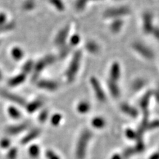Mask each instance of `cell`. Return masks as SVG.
<instances>
[{"label":"cell","mask_w":159,"mask_h":159,"mask_svg":"<svg viewBox=\"0 0 159 159\" xmlns=\"http://www.w3.org/2000/svg\"><path fill=\"white\" fill-rule=\"evenodd\" d=\"M25 78H26V74H25L24 73L20 74L19 75L13 77L11 79H10L8 82V84L10 86H12V87L18 86L19 84L23 83L25 81Z\"/></svg>","instance_id":"obj_18"},{"label":"cell","mask_w":159,"mask_h":159,"mask_svg":"<svg viewBox=\"0 0 159 159\" xmlns=\"http://www.w3.org/2000/svg\"><path fill=\"white\" fill-rule=\"evenodd\" d=\"M7 21V17L5 14L1 13L0 14V26L3 25L6 23Z\"/></svg>","instance_id":"obj_45"},{"label":"cell","mask_w":159,"mask_h":159,"mask_svg":"<svg viewBox=\"0 0 159 159\" xmlns=\"http://www.w3.org/2000/svg\"><path fill=\"white\" fill-rule=\"evenodd\" d=\"M131 9L128 6H120L107 9L104 13V17L107 18L120 19L121 17L128 16L131 13Z\"/></svg>","instance_id":"obj_4"},{"label":"cell","mask_w":159,"mask_h":159,"mask_svg":"<svg viewBox=\"0 0 159 159\" xmlns=\"http://www.w3.org/2000/svg\"><path fill=\"white\" fill-rule=\"evenodd\" d=\"M91 84L92 88L93 89V91L95 92L96 96L97 99L99 102H104L106 100V94L103 92V89L102 87V86L99 84V81L96 78H91Z\"/></svg>","instance_id":"obj_6"},{"label":"cell","mask_w":159,"mask_h":159,"mask_svg":"<svg viewBox=\"0 0 159 159\" xmlns=\"http://www.w3.org/2000/svg\"><path fill=\"white\" fill-rule=\"evenodd\" d=\"M92 132L89 129L84 130L77 142L76 148V157L77 159H84L86 155L88 143L92 137Z\"/></svg>","instance_id":"obj_1"},{"label":"cell","mask_w":159,"mask_h":159,"mask_svg":"<svg viewBox=\"0 0 159 159\" xmlns=\"http://www.w3.org/2000/svg\"><path fill=\"white\" fill-rule=\"evenodd\" d=\"M136 140H137V144H136V146L134 148H135L137 152H141L144 151V149H145V145H144L143 141L142 140V137L138 136Z\"/></svg>","instance_id":"obj_27"},{"label":"cell","mask_w":159,"mask_h":159,"mask_svg":"<svg viewBox=\"0 0 159 159\" xmlns=\"http://www.w3.org/2000/svg\"><path fill=\"white\" fill-rule=\"evenodd\" d=\"M86 47L88 51L91 53L96 54L99 51V47L98 45V44L93 41L88 42L86 44Z\"/></svg>","instance_id":"obj_23"},{"label":"cell","mask_w":159,"mask_h":159,"mask_svg":"<svg viewBox=\"0 0 159 159\" xmlns=\"http://www.w3.org/2000/svg\"><path fill=\"white\" fill-rule=\"evenodd\" d=\"M152 96L155 97L156 102L159 104V89L152 92Z\"/></svg>","instance_id":"obj_46"},{"label":"cell","mask_w":159,"mask_h":159,"mask_svg":"<svg viewBox=\"0 0 159 159\" xmlns=\"http://www.w3.org/2000/svg\"><path fill=\"white\" fill-rule=\"evenodd\" d=\"M80 41V38L77 34H75V35H73L72 37L70 39V44H72V45H76L78 44Z\"/></svg>","instance_id":"obj_43"},{"label":"cell","mask_w":159,"mask_h":159,"mask_svg":"<svg viewBox=\"0 0 159 159\" xmlns=\"http://www.w3.org/2000/svg\"><path fill=\"white\" fill-rule=\"evenodd\" d=\"M1 94H2V96L3 97H4L5 98H6L10 101H11L14 103L18 104V105L23 106L26 105L25 100L23 98L19 97V96L16 95V94L9 93L7 91H2Z\"/></svg>","instance_id":"obj_8"},{"label":"cell","mask_w":159,"mask_h":159,"mask_svg":"<svg viewBox=\"0 0 159 159\" xmlns=\"http://www.w3.org/2000/svg\"><path fill=\"white\" fill-rule=\"evenodd\" d=\"M82 58V52L81 51H76L75 54H74L72 61L70 62L68 69L66 72V76L67 78L68 81L71 82L74 80V78L76 76V74L78 70V68L80 66V62Z\"/></svg>","instance_id":"obj_2"},{"label":"cell","mask_w":159,"mask_h":159,"mask_svg":"<svg viewBox=\"0 0 159 159\" xmlns=\"http://www.w3.org/2000/svg\"><path fill=\"white\" fill-rule=\"evenodd\" d=\"M126 136L130 139H137L138 137L137 133L133 131L131 129H127L125 131Z\"/></svg>","instance_id":"obj_36"},{"label":"cell","mask_w":159,"mask_h":159,"mask_svg":"<svg viewBox=\"0 0 159 159\" xmlns=\"http://www.w3.org/2000/svg\"><path fill=\"white\" fill-rule=\"evenodd\" d=\"M47 66V64L44 61V59H42L41 61H39L37 64L36 65L34 66V74L33 76V79L35 80L38 78L39 74Z\"/></svg>","instance_id":"obj_17"},{"label":"cell","mask_w":159,"mask_h":159,"mask_svg":"<svg viewBox=\"0 0 159 159\" xmlns=\"http://www.w3.org/2000/svg\"><path fill=\"white\" fill-rule=\"evenodd\" d=\"M107 86L109 92L113 98H118L120 96V89H119L116 82H113L109 79L107 81Z\"/></svg>","instance_id":"obj_13"},{"label":"cell","mask_w":159,"mask_h":159,"mask_svg":"<svg viewBox=\"0 0 159 159\" xmlns=\"http://www.w3.org/2000/svg\"><path fill=\"white\" fill-rule=\"evenodd\" d=\"M69 30H70V28L68 27V26H66L64 28H63L61 31L58 33L55 39L56 44L59 46L63 45L67 39L68 34L69 33Z\"/></svg>","instance_id":"obj_11"},{"label":"cell","mask_w":159,"mask_h":159,"mask_svg":"<svg viewBox=\"0 0 159 159\" xmlns=\"http://www.w3.org/2000/svg\"><path fill=\"white\" fill-rule=\"evenodd\" d=\"M34 7V0H26L25 2L23 4V8L27 10V11H29L31 10Z\"/></svg>","instance_id":"obj_33"},{"label":"cell","mask_w":159,"mask_h":159,"mask_svg":"<svg viewBox=\"0 0 159 159\" xmlns=\"http://www.w3.org/2000/svg\"><path fill=\"white\" fill-rule=\"evenodd\" d=\"M61 119H62V116L60 115V114H55V115H54L51 117V121L53 125L57 126L60 123V122H61Z\"/></svg>","instance_id":"obj_34"},{"label":"cell","mask_w":159,"mask_h":159,"mask_svg":"<svg viewBox=\"0 0 159 159\" xmlns=\"http://www.w3.org/2000/svg\"><path fill=\"white\" fill-rule=\"evenodd\" d=\"M151 34H152L154 37H155L157 40L159 41V27H155V28H154L152 30Z\"/></svg>","instance_id":"obj_44"},{"label":"cell","mask_w":159,"mask_h":159,"mask_svg":"<svg viewBox=\"0 0 159 159\" xmlns=\"http://www.w3.org/2000/svg\"><path fill=\"white\" fill-rule=\"evenodd\" d=\"M92 124L96 129H102L105 126L106 121L104 119L101 117H96L93 119Z\"/></svg>","instance_id":"obj_21"},{"label":"cell","mask_w":159,"mask_h":159,"mask_svg":"<svg viewBox=\"0 0 159 159\" xmlns=\"http://www.w3.org/2000/svg\"><path fill=\"white\" fill-rule=\"evenodd\" d=\"M48 112L47 110H43L41 113L39 114V120L40 121H41L42 123L43 122H44L48 118Z\"/></svg>","instance_id":"obj_41"},{"label":"cell","mask_w":159,"mask_h":159,"mask_svg":"<svg viewBox=\"0 0 159 159\" xmlns=\"http://www.w3.org/2000/svg\"><path fill=\"white\" fill-rule=\"evenodd\" d=\"M37 86L39 88L47 89L49 91H54L58 88V84L57 82L51 80H40L37 83Z\"/></svg>","instance_id":"obj_12"},{"label":"cell","mask_w":159,"mask_h":159,"mask_svg":"<svg viewBox=\"0 0 159 159\" xmlns=\"http://www.w3.org/2000/svg\"><path fill=\"white\" fill-rule=\"evenodd\" d=\"M152 97V91H148L141 99L140 102H139V106H140V107L142 109L143 111L148 110V104L150 103L151 99Z\"/></svg>","instance_id":"obj_14"},{"label":"cell","mask_w":159,"mask_h":159,"mask_svg":"<svg viewBox=\"0 0 159 159\" xmlns=\"http://www.w3.org/2000/svg\"><path fill=\"white\" fill-rule=\"evenodd\" d=\"M70 52V47L69 46L65 45L62 49L61 52H60V56L61 58H64L67 56V54Z\"/></svg>","instance_id":"obj_39"},{"label":"cell","mask_w":159,"mask_h":159,"mask_svg":"<svg viewBox=\"0 0 159 159\" xmlns=\"http://www.w3.org/2000/svg\"><path fill=\"white\" fill-rule=\"evenodd\" d=\"M33 68V61H29L28 62H27L25 65L23 67V73H24L25 74H29L30 72L32 70V69Z\"/></svg>","instance_id":"obj_30"},{"label":"cell","mask_w":159,"mask_h":159,"mask_svg":"<svg viewBox=\"0 0 159 159\" xmlns=\"http://www.w3.org/2000/svg\"><path fill=\"white\" fill-rule=\"evenodd\" d=\"M29 155L33 158L38 157L40 154V148L39 146L34 145L30 147L29 149Z\"/></svg>","instance_id":"obj_26"},{"label":"cell","mask_w":159,"mask_h":159,"mask_svg":"<svg viewBox=\"0 0 159 159\" xmlns=\"http://www.w3.org/2000/svg\"><path fill=\"white\" fill-rule=\"evenodd\" d=\"M90 109L89 104L87 102H81L77 106V110L80 113H86Z\"/></svg>","instance_id":"obj_22"},{"label":"cell","mask_w":159,"mask_h":159,"mask_svg":"<svg viewBox=\"0 0 159 159\" xmlns=\"http://www.w3.org/2000/svg\"><path fill=\"white\" fill-rule=\"evenodd\" d=\"M40 134H41V130L39 129H33L21 139V143L22 145H26V144L34 140V139L39 136Z\"/></svg>","instance_id":"obj_10"},{"label":"cell","mask_w":159,"mask_h":159,"mask_svg":"<svg viewBox=\"0 0 159 159\" xmlns=\"http://www.w3.org/2000/svg\"><path fill=\"white\" fill-rule=\"evenodd\" d=\"M111 159H122V158H121V157L120 155H118V154H116V155H114L111 157Z\"/></svg>","instance_id":"obj_48"},{"label":"cell","mask_w":159,"mask_h":159,"mask_svg":"<svg viewBox=\"0 0 159 159\" xmlns=\"http://www.w3.org/2000/svg\"><path fill=\"white\" fill-rule=\"evenodd\" d=\"M158 113H159V112H158Z\"/></svg>","instance_id":"obj_50"},{"label":"cell","mask_w":159,"mask_h":159,"mask_svg":"<svg viewBox=\"0 0 159 159\" xmlns=\"http://www.w3.org/2000/svg\"><path fill=\"white\" fill-rule=\"evenodd\" d=\"M89 1V0H77L76 3V7L78 10H82L85 7L86 4ZM91 1V0H90Z\"/></svg>","instance_id":"obj_37"},{"label":"cell","mask_w":159,"mask_h":159,"mask_svg":"<svg viewBox=\"0 0 159 159\" xmlns=\"http://www.w3.org/2000/svg\"><path fill=\"white\" fill-rule=\"evenodd\" d=\"M11 54H12L13 58L15 60H16V61H19V60H21L23 58L24 53L21 48L19 47H16L12 50Z\"/></svg>","instance_id":"obj_24"},{"label":"cell","mask_w":159,"mask_h":159,"mask_svg":"<svg viewBox=\"0 0 159 159\" xmlns=\"http://www.w3.org/2000/svg\"><path fill=\"white\" fill-rule=\"evenodd\" d=\"M18 151L17 148H11L9 149L7 154V159H16L17 157Z\"/></svg>","instance_id":"obj_29"},{"label":"cell","mask_w":159,"mask_h":159,"mask_svg":"<svg viewBox=\"0 0 159 159\" xmlns=\"http://www.w3.org/2000/svg\"><path fill=\"white\" fill-rule=\"evenodd\" d=\"M159 127V120H155L151 122H148L146 127V130H151Z\"/></svg>","instance_id":"obj_35"},{"label":"cell","mask_w":159,"mask_h":159,"mask_svg":"<svg viewBox=\"0 0 159 159\" xmlns=\"http://www.w3.org/2000/svg\"><path fill=\"white\" fill-rule=\"evenodd\" d=\"M44 61L47 62V65H50V64H53L56 61V58L52 55H48L46 57L44 58Z\"/></svg>","instance_id":"obj_42"},{"label":"cell","mask_w":159,"mask_h":159,"mask_svg":"<svg viewBox=\"0 0 159 159\" xmlns=\"http://www.w3.org/2000/svg\"><path fill=\"white\" fill-rule=\"evenodd\" d=\"M123 26V21L120 19H115L110 25V30L113 33H117Z\"/></svg>","instance_id":"obj_19"},{"label":"cell","mask_w":159,"mask_h":159,"mask_svg":"<svg viewBox=\"0 0 159 159\" xmlns=\"http://www.w3.org/2000/svg\"><path fill=\"white\" fill-rule=\"evenodd\" d=\"M15 27H16V24H15V23L13 22L4 24L3 25L0 26V33L11 31V30L15 28Z\"/></svg>","instance_id":"obj_28"},{"label":"cell","mask_w":159,"mask_h":159,"mask_svg":"<svg viewBox=\"0 0 159 159\" xmlns=\"http://www.w3.org/2000/svg\"><path fill=\"white\" fill-rule=\"evenodd\" d=\"M43 105V102L41 99H37V100L34 101L29 103L26 106V109L29 113H33L41 107Z\"/></svg>","instance_id":"obj_20"},{"label":"cell","mask_w":159,"mask_h":159,"mask_svg":"<svg viewBox=\"0 0 159 159\" xmlns=\"http://www.w3.org/2000/svg\"><path fill=\"white\" fill-rule=\"evenodd\" d=\"M132 48L135 52L148 61H151L155 57V54L152 50L141 42H134L132 44Z\"/></svg>","instance_id":"obj_3"},{"label":"cell","mask_w":159,"mask_h":159,"mask_svg":"<svg viewBox=\"0 0 159 159\" xmlns=\"http://www.w3.org/2000/svg\"><path fill=\"white\" fill-rule=\"evenodd\" d=\"M136 152H137L135 151V148H127L123 151V157L125 158H127L130 157L131 156H132L133 155H134V154Z\"/></svg>","instance_id":"obj_32"},{"label":"cell","mask_w":159,"mask_h":159,"mask_svg":"<svg viewBox=\"0 0 159 159\" xmlns=\"http://www.w3.org/2000/svg\"><path fill=\"white\" fill-rule=\"evenodd\" d=\"M46 157L47 159H61L58 155L51 150H48L46 152Z\"/></svg>","instance_id":"obj_40"},{"label":"cell","mask_w":159,"mask_h":159,"mask_svg":"<svg viewBox=\"0 0 159 159\" xmlns=\"http://www.w3.org/2000/svg\"><path fill=\"white\" fill-rule=\"evenodd\" d=\"M121 109L123 112L126 113L127 115L131 117L135 118L138 116V111L137 109L129 105L128 103H123L121 105Z\"/></svg>","instance_id":"obj_15"},{"label":"cell","mask_w":159,"mask_h":159,"mask_svg":"<svg viewBox=\"0 0 159 159\" xmlns=\"http://www.w3.org/2000/svg\"><path fill=\"white\" fill-rule=\"evenodd\" d=\"M49 2L60 11H62L64 9V6L61 0H49Z\"/></svg>","instance_id":"obj_31"},{"label":"cell","mask_w":159,"mask_h":159,"mask_svg":"<svg viewBox=\"0 0 159 159\" xmlns=\"http://www.w3.org/2000/svg\"><path fill=\"white\" fill-rule=\"evenodd\" d=\"M29 127H30L29 122H24L23 123L18 124V125H15L7 127L6 129V132L9 135H16L22 133L24 131H25L26 129Z\"/></svg>","instance_id":"obj_7"},{"label":"cell","mask_w":159,"mask_h":159,"mask_svg":"<svg viewBox=\"0 0 159 159\" xmlns=\"http://www.w3.org/2000/svg\"><path fill=\"white\" fill-rule=\"evenodd\" d=\"M8 113L10 117L15 119H18L21 117V113L15 107H9L8 108Z\"/></svg>","instance_id":"obj_25"},{"label":"cell","mask_w":159,"mask_h":159,"mask_svg":"<svg viewBox=\"0 0 159 159\" xmlns=\"http://www.w3.org/2000/svg\"><path fill=\"white\" fill-rule=\"evenodd\" d=\"M121 76V67L118 62H113L109 71V80L113 82H117Z\"/></svg>","instance_id":"obj_9"},{"label":"cell","mask_w":159,"mask_h":159,"mask_svg":"<svg viewBox=\"0 0 159 159\" xmlns=\"http://www.w3.org/2000/svg\"><path fill=\"white\" fill-rule=\"evenodd\" d=\"M155 26L153 24L152 14L149 11L145 12L142 17V29L143 32L147 34H151Z\"/></svg>","instance_id":"obj_5"},{"label":"cell","mask_w":159,"mask_h":159,"mask_svg":"<svg viewBox=\"0 0 159 159\" xmlns=\"http://www.w3.org/2000/svg\"><path fill=\"white\" fill-rule=\"evenodd\" d=\"M2 78V74L1 71H0V80H1Z\"/></svg>","instance_id":"obj_49"},{"label":"cell","mask_w":159,"mask_h":159,"mask_svg":"<svg viewBox=\"0 0 159 159\" xmlns=\"http://www.w3.org/2000/svg\"><path fill=\"white\" fill-rule=\"evenodd\" d=\"M10 143L11 141L8 138H3L0 141V147L2 148H7L9 147Z\"/></svg>","instance_id":"obj_38"},{"label":"cell","mask_w":159,"mask_h":159,"mask_svg":"<svg viewBox=\"0 0 159 159\" xmlns=\"http://www.w3.org/2000/svg\"><path fill=\"white\" fill-rule=\"evenodd\" d=\"M149 159H159V152H156L152 155Z\"/></svg>","instance_id":"obj_47"},{"label":"cell","mask_w":159,"mask_h":159,"mask_svg":"<svg viewBox=\"0 0 159 159\" xmlns=\"http://www.w3.org/2000/svg\"><path fill=\"white\" fill-rule=\"evenodd\" d=\"M147 84V81L145 79L141 78H138L134 80L131 84V89L133 92H139L145 88Z\"/></svg>","instance_id":"obj_16"}]
</instances>
